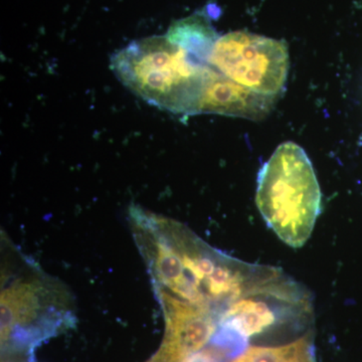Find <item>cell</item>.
Here are the masks:
<instances>
[{
	"label": "cell",
	"mask_w": 362,
	"mask_h": 362,
	"mask_svg": "<svg viewBox=\"0 0 362 362\" xmlns=\"http://www.w3.org/2000/svg\"><path fill=\"white\" fill-rule=\"evenodd\" d=\"M51 283L37 274L16 279L1 292V341L7 342L16 327L30 325L54 306L57 295Z\"/></svg>",
	"instance_id": "7"
},
{
	"label": "cell",
	"mask_w": 362,
	"mask_h": 362,
	"mask_svg": "<svg viewBox=\"0 0 362 362\" xmlns=\"http://www.w3.org/2000/svg\"><path fill=\"white\" fill-rule=\"evenodd\" d=\"M135 216L138 240L157 288L220 315L228 304L263 291L284 274L226 256L175 221Z\"/></svg>",
	"instance_id": "1"
},
{
	"label": "cell",
	"mask_w": 362,
	"mask_h": 362,
	"mask_svg": "<svg viewBox=\"0 0 362 362\" xmlns=\"http://www.w3.org/2000/svg\"><path fill=\"white\" fill-rule=\"evenodd\" d=\"M111 69L121 83L150 105L175 114H199L216 69L166 35L134 40L114 54Z\"/></svg>",
	"instance_id": "2"
},
{
	"label": "cell",
	"mask_w": 362,
	"mask_h": 362,
	"mask_svg": "<svg viewBox=\"0 0 362 362\" xmlns=\"http://www.w3.org/2000/svg\"><path fill=\"white\" fill-rule=\"evenodd\" d=\"M209 65L252 92L277 97L287 81L289 52L283 40L233 32L216 40Z\"/></svg>",
	"instance_id": "4"
},
{
	"label": "cell",
	"mask_w": 362,
	"mask_h": 362,
	"mask_svg": "<svg viewBox=\"0 0 362 362\" xmlns=\"http://www.w3.org/2000/svg\"><path fill=\"white\" fill-rule=\"evenodd\" d=\"M232 362H314L310 335L281 346H250Z\"/></svg>",
	"instance_id": "10"
},
{
	"label": "cell",
	"mask_w": 362,
	"mask_h": 362,
	"mask_svg": "<svg viewBox=\"0 0 362 362\" xmlns=\"http://www.w3.org/2000/svg\"><path fill=\"white\" fill-rule=\"evenodd\" d=\"M309 310L310 304L303 290L285 276L264 291L228 304L218 315V325L228 342L246 341L270 329L286 316Z\"/></svg>",
	"instance_id": "5"
},
{
	"label": "cell",
	"mask_w": 362,
	"mask_h": 362,
	"mask_svg": "<svg viewBox=\"0 0 362 362\" xmlns=\"http://www.w3.org/2000/svg\"><path fill=\"white\" fill-rule=\"evenodd\" d=\"M275 98L252 92L216 70L202 97L199 114L261 120L270 113Z\"/></svg>",
	"instance_id": "8"
},
{
	"label": "cell",
	"mask_w": 362,
	"mask_h": 362,
	"mask_svg": "<svg viewBox=\"0 0 362 362\" xmlns=\"http://www.w3.org/2000/svg\"><path fill=\"white\" fill-rule=\"evenodd\" d=\"M158 295L165 316V335L149 362H185L213 338L218 315L164 290L158 289Z\"/></svg>",
	"instance_id": "6"
},
{
	"label": "cell",
	"mask_w": 362,
	"mask_h": 362,
	"mask_svg": "<svg viewBox=\"0 0 362 362\" xmlns=\"http://www.w3.org/2000/svg\"><path fill=\"white\" fill-rule=\"evenodd\" d=\"M256 204L282 242L296 249L306 244L321 213V192L310 159L296 143L281 144L259 170Z\"/></svg>",
	"instance_id": "3"
},
{
	"label": "cell",
	"mask_w": 362,
	"mask_h": 362,
	"mask_svg": "<svg viewBox=\"0 0 362 362\" xmlns=\"http://www.w3.org/2000/svg\"><path fill=\"white\" fill-rule=\"evenodd\" d=\"M166 37L209 64L214 45L218 39V33L206 13H195L175 21L169 28Z\"/></svg>",
	"instance_id": "9"
}]
</instances>
